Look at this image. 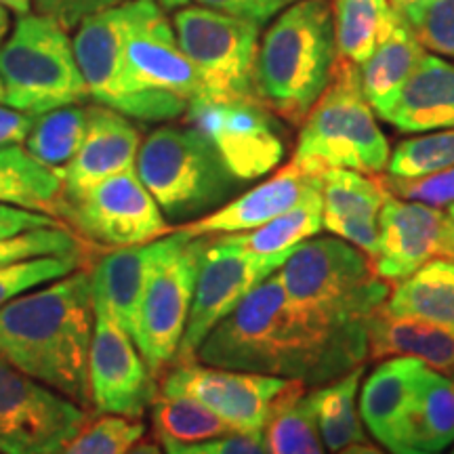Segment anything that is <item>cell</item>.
Masks as SVG:
<instances>
[{
  "label": "cell",
  "instance_id": "29",
  "mask_svg": "<svg viewBox=\"0 0 454 454\" xmlns=\"http://www.w3.org/2000/svg\"><path fill=\"white\" fill-rule=\"evenodd\" d=\"M64 184L59 173L34 160L21 145L0 147V204L59 219Z\"/></svg>",
  "mask_w": 454,
  "mask_h": 454
},
{
  "label": "cell",
  "instance_id": "32",
  "mask_svg": "<svg viewBox=\"0 0 454 454\" xmlns=\"http://www.w3.org/2000/svg\"><path fill=\"white\" fill-rule=\"evenodd\" d=\"M325 227L322 221V181L314 187L291 211L271 219L270 223L257 230L240 231V234L223 236L227 242L257 254H282L291 253L294 247L316 236Z\"/></svg>",
  "mask_w": 454,
  "mask_h": 454
},
{
  "label": "cell",
  "instance_id": "39",
  "mask_svg": "<svg viewBox=\"0 0 454 454\" xmlns=\"http://www.w3.org/2000/svg\"><path fill=\"white\" fill-rule=\"evenodd\" d=\"M84 253L82 242L67 227H38L11 238H0V268H7L17 261L47 254H74Z\"/></svg>",
  "mask_w": 454,
  "mask_h": 454
},
{
  "label": "cell",
  "instance_id": "22",
  "mask_svg": "<svg viewBox=\"0 0 454 454\" xmlns=\"http://www.w3.org/2000/svg\"><path fill=\"white\" fill-rule=\"evenodd\" d=\"M368 357H417L434 371L454 377V334L423 317L391 316L379 308L366 320Z\"/></svg>",
  "mask_w": 454,
  "mask_h": 454
},
{
  "label": "cell",
  "instance_id": "8",
  "mask_svg": "<svg viewBox=\"0 0 454 454\" xmlns=\"http://www.w3.org/2000/svg\"><path fill=\"white\" fill-rule=\"evenodd\" d=\"M207 240V236L187 238L177 230L160 238L133 333L135 345L156 379L177 357Z\"/></svg>",
  "mask_w": 454,
  "mask_h": 454
},
{
  "label": "cell",
  "instance_id": "55",
  "mask_svg": "<svg viewBox=\"0 0 454 454\" xmlns=\"http://www.w3.org/2000/svg\"><path fill=\"white\" fill-rule=\"evenodd\" d=\"M450 454H454V448H452V450H450Z\"/></svg>",
  "mask_w": 454,
  "mask_h": 454
},
{
  "label": "cell",
  "instance_id": "6",
  "mask_svg": "<svg viewBox=\"0 0 454 454\" xmlns=\"http://www.w3.org/2000/svg\"><path fill=\"white\" fill-rule=\"evenodd\" d=\"M278 276L294 303L343 322H366L391 291L366 253L337 238L297 244Z\"/></svg>",
  "mask_w": 454,
  "mask_h": 454
},
{
  "label": "cell",
  "instance_id": "1",
  "mask_svg": "<svg viewBox=\"0 0 454 454\" xmlns=\"http://www.w3.org/2000/svg\"><path fill=\"white\" fill-rule=\"evenodd\" d=\"M196 360L320 387L366 364V322L334 320L294 303L274 274L208 333Z\"/></svg>",
  "mask_w": 454,
  "mask_h": 454
},
{
  "label": "cell",
  "instance_id": "2",
  "mask_svg": "<svg viewBox=\"0 0 454 454\" xmlns=\"http://www.w3.org/2000/svg\"><path fill=\"white\" fill-rule=\"evenodd\" d=\"M93 322V280L81 268L0 308V357L89 411Z\"/></svg>",
  "mask_w": 454,
  "mask_h": 454
},
{
  "label": "cell",
  "instance_id": "16",
  "mask_svg": "<svg viewBox=\"0 0 454 454\" xmlns=\"http://www.w3.org/2000/svg\"><path fill=\"white\" fill-rule=\"evenodd\" d=\"M93 340L89 356L90 406L98 414L141 419L158 395V379L107 301L93 293Z\"/></svg>",
  "mask_w": 454,
  "mask_h": 454
},
{
  "label": "cell",
  "instance_id": "41",
  "mask_svg": "<svg viewBox=\"0 0 454 454\" xmlns=\"http://www.w3.org/2000/svg\"><path fill=\"white\" fill-rule=\"evenodd\" d=\"M381 179L385 190L391 196L402 198V200L423 202L429 204V207L454 204V167L414 179H400L391 177V175L387 177V175L381 173Z\"/></svg>",
  "mask_w": 454,
  "mask_h": 454
},
{
  "label": "cell",
  "instance_id": "42",
  "mask_svg": "<svg viewBox=\"0 0 454 454\" xmlns=\"http://www.w3.org/2000/svg\"><path fill=\"white\" fill-rule=\"evenodd\" d=\"M122 3L127 0H32V7L38 15L53 20L67 32L81 26L87 17Z\"/></svg>",
  "mask_w": 454,
  "mask_h": 454
},
{
  "label": "cell",
  "instance_id": "54",
  "mask_svg": "<svg viewBox=\"0 0 454 454\" xmlns=\"http://www.w3.org/2000/svg\"><path fill=\"white\" fill-rule=\"evenodd\" d=\"M448 213H450V217L454 219V204H450V208H448Z\"/></svg>",
  "mask_w": 454,
  "mask_h": 454
},
{
  "label": "cell",
  "instance_id": "19",
  "mask_svg": "<svg viewBox=\"0 0 454 454\" xmlns=\"http://www.w3.org/2000/svg\"><path fill=\"white\" fill-rule=\"evenodd\" d=\"M141 147L139 129L129 116L106 106L87 107V135L74 160L61 170L64 198L82 196L101 181L135 168Z\"/></svg>",
  "mask_w": 454,
  "mask_h": 454
},
{
  "label": "cell",
  "instance_id": "27",
  "mask_svg": "<svg viewBox=\"0 0 454 454\" xmlns=\"http://www.w3.org/2000/svg\"><path fill=\"white\" fill-rule=\"evenodd\" d=\"M423 55V44L414 36L412 27L402 21L360 66L362 90L377 116H387Z\"/></svg>",
  "mask_w": 454,
  "mask_h": 454
},
{
  "label": "cell",
  "instance_id": "18",
  "mask_svg": "<svg viewBox=\"0 0 454 454\" xmlns=\"http://www.w3.org/2000/svg\"><path fill=\"white\" fill-rule=\"evenodd\" d=\"M377 274L391 284L402 282L438 257H454V219L450 213L423 202H402L387 196L379 217Z\"/></svg>",
  "mask_w": 454,
  "mask_h": 454
},
{
  "label": "cell",
  "instance_id": "37",
  "mask_svg": "<svg viewBox=\"0 0 454 454\" xmlns=\"http://www.w3.org/2000/svg\"><path fill=\"white\" fill-rule=\"evenodd\" d=\"M144 435L145 425L141 419L99 414L89 419V423L55 454H127Z\"/></svg>",
  "mask_w": 454,
  "mask_h": 454
},
{
  "label": "cell",
  "instance_id": "34",
  "mask_svg": "<svg viewBox=\"0 0 454 454\" xmlns=\"http://www.w3.org/2000/svg\"><path fill=\"white\" fill-rule=\"evenodd\" d=\"M87 135V107L66 106L36 116L26 137V150L34 160L61 173L81 150Z\"/></svg>",
  "mask_w": 454,
  "mask_h": 454
},
{
  "label": "cell",
  "instance_id": "11",
  "mask_svg": "<svg viewBox=\"0 0 454 454\" xmlns=\"http://www.w3.org/2000/svg\"><path fill=\"white\" fill-rule=\"evenodd\" d=\"M305 387L297 379L230 371L198 360L168 366L158 377V394L194 397L240 434H263L276 408Z\"/></svg>",
  "mask_w": 454,
  "mask_h": 454
},
{
  "label": "cell",
  "instance_id": "43",
  "mask_svg": "<svg viewBox=\"0 0 454 454\" xmlns=\"http://www.w3.org/2000/svg\"><path fill=\"white\" fill-rule=\"evenodd\" d=\"M167 454H268L263 434H231L187 446H168Z\"/></svg>",
  "mask_w": 454,
  "mask_h": 454
},
{
  "label": "cell",
  "instance_id": "23",
  "mask_svg": "<svg viewBox=\"0 0 454 454\" xmlns=\"http://www.w3.org/2000/svg\"><path fill=\"white\" fill-rule=\"evenodd\" d=\"M383 121L402 133L454 127V66L425 53Z\"/></svg>",
  "mask_w": 454,
  "mask_h": 454
},
{
  "label": "cell",
  "instance_id": "28",
  "mask_svg": "<svg viewBox=\"0 0 454 454\" xmlns=\"http://www.w3.org/2000/svg\"><path fill=\"white\" fill-rule=\"evenodd\" d=\"M385 309L423 317L454 334V257H438L395 284Z\"/></svg>",
  "mask_w": 454,
  "mask_h": 454
},
{
  "label": "cell",
  "instance_id": "15",
  "mask_svg": "<svg viewBox=\"0 0 454 454\" xmlns=\"http://www.w3.org/2000/svg\"><path fill=\"white\" fill-rule=\"evenodd\" d=\"M185 122L211 141L238 181L265 177L286 154L282 127L259 101L194 99Z\"/></svg>",
  "mask_w": 454,
  "mask_h": 454
},
{
  "label": "cell",
  "instance_id": "21",
  "mask_svg": "<svg viewBox=\"0 0 454 454\" xmlns=\"http://www.w3.org/2000/svg\"><path fill=\"white\" fill-rule=\"evenodd\" d=\"M381 173L364 175L349 168L322 173V221L340 240L374 259L379 253V217L387 200Z\"/></svg>",
  "mask_w": 454,
  "mask_h": 454
},
{
  "label": "cell",
  "instance_id": "52",
  "mask_svg": "<svg viewBox=\"0 0 454 454\" xmlns=\"http://www.w3.org/2000/svg\"><path fill=\"white\" fill-rule=\"evenodd\" d=\"M154 3L160 4L162 9H177V7H184L187 0H154Z\"/></svg>",
  "mask_w": 454,
  "mask_h": 454
},
{
  "label": "cell",
  "instance_id": "44",
  "mask_svg": "<svg viewBox=\"0 0 454 454\" xmlns=\"http://www.w3.org/2000/svg\"><path fill=\"white\" fill-rule=\"evenodd\" d=\"M200 7H208L221 13L242 17V20L254 21V24L263 26L271 17L280 15L284 9L299 0H196Z\"/></svg>",
  "mask_w": 454,
  "mask_h": 454
},
{
  "label": "cell",
  "instance_id": "3",
  "mask_svg": "<svg viewBox=\"0 0 454 454\" xmlns=\"http://www.w3.org/2000/svg\"><path fill=\"white\" fill-rule=\"evenodd\" d=\"M337 61L328 0H299L284 9L259 44L254 87L261 104L291 124H303L325 93Z\"/></svg>",
  "mask_w": 454,
  "mask_h": 454
},
{
  "label": "cell",
  "instance_id": "30",
  "mask_svg": "<svg viewBox=\"0 0 454 454\" xmlns=\"http://www.w3.org/2000/svg\"><path fill=\"white\" fill-rule=\"evenodd\" d=\"M337 57L362 66L404 21L389 0H334Z\"/></svg>",
  "mask_w": 454,
  "mask_h": 454
},
{
  "label": "cell",
  "instance_id": "13",
  "mask_svg": "<svg viewBox=\"0 0 454 454\" xmlns=\"http://www.w3.org/2000/svg\"><path fill=\"white\" fill-rule=\"evenodd\" d=\"M59 221H67L78 238L112 248L139 247L170 231L135 168L101 181L72 200L64 198Z\"/></svg>",
  "mask_w": 454,
  "mask_h": 454
},
{
  "label": "cell",
  "instance_id": "7",
  "mask_svg": "<svg viewBox=\"0 0 454 454\" xmlns=\"http://www.w3.org/2000/svg\"><path fill=\"white\" fill-rule=\"evenodd\" d=\"M0 81L4 104L32 116L89 99L66 30L38 13L21 15L0 44Z\"/></svg>",
  "mask_w": 454,
  "mask_h": 454
},
{
  "label": "cell",
  "instance_id": "35",
  "mask_svg": "<svg viewBox=\"0 0 454 454\" xmlns=\"http://www.w3.org/2000/svg\"><path fill=\"white\" fill-rule=\"evenodd\" d=\"M268 454H326L316 423L311 391L288 395L263 429Z\"/></svg>",
  "mask_w": 454,
  "mask_h": 454
},
{
  "label": "cell",
  "instance_id": "4",
  "mask_svg": "<svg viewBox=\"0 0 454 454\" xmlns=\"http://www.w3.org/2000/svg\"><path fill=\"white\" fill-rule=\"evenodd\" d=\"M389 144L360 84V66L337 57L325 93L301 127L293 164L322 175L349 168L379 175L389 167Z\"/></svg>",
  "mask_w": 454,
  "mask_h": 454
},
{
  "label": "cell",
  "instance_id": "50",
  "mask_svg": "<svg viewBox=\"0 0 454 454\" xmlns=\"http://www.w3.org/2000/svg\"><path fill=\"white\" fill-rule=\"evenodd\" d=\"M0 4H4V7H7L9 11H13V13L26 15V13H30L32 0H0Z\"/></svg>",
  "mask_w": 454,
  "mask_h": 454
},
{
  "label": "cell",
  "instance_id": "45",
  "mask_svg": "<svg viewBox=\"0 0 454 454\" xmlns=\"http://www.w3.org/2000/svg\"><path fill=\"white\" fill-rule=\"evenodd\" d=\"M38 227H61V221L44 213L0 204V238L24 234V231L38 230Z\"/></svg>",
  "mask_w": 454,
  "mask_h": 454
},
{
  "label": "cell",
  "instance_id": "14",
  "mask_svg": "<svg viewBox=\"0 0 454 454\" xmlns=\"http://www.w3.org/2000/svg\"><path fill=\"white\" fill-rule=\"evenodd\" d=\"M89 419L87 408L0 357V454H55Z\"/></svg>",
  "mask_w": 454,
  "mask_h": 454
},
{
  "label": "cell",
  "instance_id": "40",
  "mask_svg": "<svg viewBox=\"0 0 454 454\" xmlns=\"http://www.w3.org/2000/svg\"><path fill=\"white\" fill-rule=\"evenodd\" d=\"M404 21L423 49L454 57V0H434Z\"/></svg>",
  "mask_w": 454,
  "mask_h": 454
},
{
  "label": "cell",
  "instance_id": "46",
  "mask_svg": "<svg viewBox=\"0 0 454 454\" xmlns=\"http://www.w3.org/2000/svg\"><path fill=\"white\" fill-rule=\"evenodd\" d=\"M34 121H36V116H32V114L0 106V147L24 144L27 133L34 127Z\"/></svg>",
  "mask_w": 454,
  "mask_h": 454
},
{
  "label": "cell",
  "instance_id": "38",
  "mask_svg": "<svg viewBox=\"0 0 454 454\" xmlns=\"http://www.w3.org/2000/svg\"><path fill=\"white\" fill-rule=\"evenodd\" d=\"M84 259H87L84 253L57 254V257L47 254V257L17 261L7 268H0V308L43 284L59 280V278L81 270Z\"/></svg>",
  "mask_w": 454,
  "mask_h": 454
},
{
  "label": "cell",
  "instance_id": "9",
  "mask_svg": "<svg viewBox=\"0 0 454 454\" xmlns=\"http://www.w3.org/2000/svg\"><path fill=\"white\" fill-rule=\"evenodd\" d=\"M173 26L181 49L200 76L204 98L259 101L254 87L259 24L198 4L179 9Z\"/></svg>",
  "mask_w": 454,
  "mask_h": 454
},
{
  "label": "cell",
  "instance_id": "24",
  "mask_svg": "<svg viewBox=\"0 0 454 454\" xmlns=\"http://www.w3.org/2000/svg\"><path fill=\"white\" fill-rule=\"evenodd\" d=\"M427 368L417 357L397 356L379 364L366 379L360 395V417L383 446L389 448L394 442Z\"/></svg>",
  "mask_w": 454,
  "mask_h": 454
},
{
  "label": "cell",
  "instance_id": "47",
  "mask_svg": "<svg viewBox=\"0 0 454 454\" xmlns=\"http://www.w3.org/2000/svg\"><path fill=\"white\" fill-rule=\"evenodd\" d=\"M431 3H434V0H391V4H394L397 13L404 17V20L412 13H417V11L425 9Z\"/></svg>",
  "mask_w": 454,
  "mask_h": 454
},
{
  "label": "cell",
  "instance_id": "17",
  "mask_svg": "<svg viewBox=\"0 0 454 454\" xmlns=\"http://www.w3.org/2000/svg\"><path fill=\"white\" fill-rule=\"evenodd\" d=\"M124 9V66L133 87L177 95L187 104L204 98L200 76L181 49L160 4L154 0H127Z\"/></svg>",
  "mask_w": 454,
  "mask_h": 454
},
{
  "label": "cell",
  "instance_id": "5",
  "mask_svg": "<svg viewBox=\"0 0 454 454\" xmlns=\"http://www.w3.org/2000/svg\"><path fill=\"white\" fill-rule=\"evenodd\" d=\"M135 170L167 221L181 225L217 211L240 184L211 141L190 124L152 130Z\"/></svg>",
  "mask_w": 454,
  "mask_h": 454
},
{
  "label": "cell",
  "instance_id": "10",
  "mask_svg": "<svg viewBox=\"0 0 454 454\" xmlns=\"http://www.w3.org/2000/svg\"><path fill=\"white\" fill-rule=\"evenodd\" d=\"M124 30L127 9L118 7L99 11L78 26L72 41L78 70L87 84L89 98L99 106L124 114L144 122L173 121L185 116L187 101L170 93L139 90L129 81L124 66Z\"/></svg>",
  "mask_w": 454,
  "mask_h": 454
},
{
  "label": "cell",
  "instance_id": "33",
  "mask_svg": "<svg viewBox=\"0 0 454 454\" xmlns=\"http://www.w3.org/2000/svg\"><path fill=\"white\" fill-rule=\"evenodd\" d=\"M150 412L152 429L164 448L198 444L234 431L211 408L187 395L158 394Z\"/></svg>",
  "mask_w": 454,
  "mask_h": 454
},
{
  "label": "cell",
  "instance_id": "36",
  "mask_svg": "<svg viewBox=\"0 0 454 454\" xmlns=\"http://www.w3.org/2000/svg\"><path fill=\"white\" fill-rule=\"evenodd\" d=\"M454 167V127L404 139L389 156V175L414 179Z\"/></svg>",
  "mask_w": 454,
  "mask_h": 454
},
{
  "label": "cell",
  "instance_id": "48",
  "mask_svg": "<svg viewBox=\"0 0 454 454\" xmlns=\"http://www.w3.org/2000/svg\"><path fill=\"white\" fill-rule=\"evenodd\" d=\"M337 454H387V452H383L381 448L371 444V442L366 440V442H356V444L345 446L343 450H339Z\"/></svg>",
  "mask_w": 454,
  "mask_h": 454
},
{
  "label": "cell",
  "instance_id": "51",
  "mask_svg": "<svg viewBox=\"0 0 454 454\" xmlns=\"http://www.w3.org/2000/svg\"><path fill=\"white\" fill-rule=\"evenodd\" d=\"M9 26H11V20H9V11L4 4H0V43H3L4 34L9 32Z\"/></svg>",
  "mask_w": 454,
  "mask_h": 454
},
{
  "label": "cell",
  "instance_id": "25",
  "mask_svg": "<svg viewBox=\"0 0 454 454\" xmlns=\"http://www.w3.org/2000/svg\"><path fill=\"white\" fill-rule=\"evenodd\" d=\"M454 442V381L425 371L411 411L387 450L391 454H442Z\"/></svg>",
  "mask_w": 454,
  "mask_h": 454
},
{
  "label": "cell",
  "instance_id": "56",
  "mask_svg": "<svg viewBox=\"0 0 454 454\" xmlns=\"http://www.w3.org/2000/svg\"><path fill=\"white\" fill-rule=\"evenodd\" d=\"M452 379H454V377H452Z\"/></svg>",
  "mask_w": 454,
  "mask_h": 454
},
{
  "label": "cell",
  "instance_id": "26",
  "mask_svg": "<svg viewBox=\"0 0 454 454\" xmlns=\"http://www.w3.org/2000/svg\"><path fill=\"white\" fill-rule=\"evenodd\" d=\"M158 247H160V238L139 244V247L116 248L99 259L90 271L93 293L107 301L116 320L130 334V339L137 325L141 297H144L147 276L156 261Z\"/></svg>",
  "mask_w": 454,
  "mask_h": 454
},
{
  "label": "cell",
  "instance_id": "31",
  "mask_svg": "<svg viewBox=\"0 0 454 454\" xmlns=\"http://www.w3.org/2000/svg\"><path fill=\"white\" fill-rule=\"evenodd\" d=\"M364 371L366 364H360L343 377L311 389L317 431L328 452L337 454L345 446L368 440L364 425L360 421V412L356 408L357 387H360Z\"/></svg>",
  "mask_w": 454,
  "mask_h": 454
},
{
  "label": "cell",
  "instance_id": "12",
  "mask_svg": "<svg viewBox=\"0 0 454 454\" xmlns=\"http://www.w3.org/2000/svg\"><path fill=\"white\" fill-rule=\"evenodd\" d=\"M207 238L190 317L173 364L196 360V351L208 333L230 316L248 293L274 276L291 254H257L227 242L223 236Z\"/></svg>",
  "mask_w": 454,
  "mask_h": 454
},
{
  "label": "cell",
  "instance_id": "49",
  "mask_svg": "<svg viewBox=\"0 0 454 454\" xmlns=\"http://www.w3.org/2000/svg\"><path fill=\"white\" fill-rule=\"evenodd\" d=\"M127 454H162V450H160V444H158L156 440L141 438L129 448Z\"/></svg>",
  "mask_w": 454,
  "mask_h": 454
},
{
  "label": "cell",
  "instance_id": "20",
  "mask_svg": "<svg viewBox=\"0 0 454 454\" xmlns=\"http://www.w3.org/2000/svg\"><path fill=\"white\" fill-rule=\"evenodd\" d=\"M320 181L322 175L305 173L303 168L291 162L261 185L225 202L217 211L190 221V223L177 225L175 230L187 238L227 236L257 230V227L270 223L271 219L280 217L282 213L291 211L294 204H299L314 187L320 185Z\"/></svg>",
  "mask_w": 454,
  "mask_h": 454
},
{
  "label": "cell",
  "instance_id": "53",
  "mask_svg": "<svg viewBox=\"0 0 454 454\" xmlns=\"http://www.w3.org/2000/svg\"><path fill=\"white\" fill-rule=\"evenodd\" d=\"M4 99V87H3V81H0V101Z\"/></svg>",
  "mask_w": 454,
  "mask_h": 454
}]
</instances>
